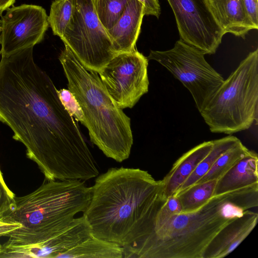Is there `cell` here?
Listing matches in <instances>:
<instances>
[{"instance_id": "cell-22", "label": "cell", "mask_w": 258, "mask_h": 258, "mask_svg": "<svg viewBox=\"0 0 258 258\" xmlns=\"http://www.w3.org/2000/svg\"><path fill=\"white\" fill-rule=\"evenodd\" d=\"M74 0H54L50 6L48 22L53 34L61 38L72 17Z\"/></svg>"}, {"instance_id": "cell-19", "label": "cell", "mask_w": 258, "mask_h": 258, "mask_svg": "<svg viewBox=\"0 0 258 258\" xmlns=\"http://www.w3.org/2000/svg\"><path fill=\"white\" fill-rule=\"evenodd\" d=\"M240 142L239 139L233 136H228L220 139L213 140V146L211 151L200 162L194 171L177 189L173 196L178 195L195 184L206 174L221 154Z\"/></svg>"}, {"instance_id": "cell-18", "label": "cell", "mask_w": 258, "mask_h": 258, "mask_svg": "<svg viewBox=\"0 0 258 258\" xmlns=\"http://www.w3.org/2000/svg\"><path fill=\"white\" fill-rule=\"evenodd\" d=\"M59 257L122 258L123 248L114 243L92 235L88 239L63 253Z\"/></svg>"}, {"instance_id": "cell-2", "label": "cell", "mask_w": 258, "mask_h": 258, "mask_svg": "<svg viewBox=\"0 0 258 258\" xmlns=\"http://www.w3.org/2000/svg\"><path fill=\"white\" fill-rule=\"evenodd\" d=\"M91 187V199L83 216L92 235L122 247L134 246L151 233L167 198L161 180L138 168H110Z\"/></svg>"}, {"instance_id": "cell-16", "label": "cell", "mask_w": 258, "mask_h": 258, "mask_svg": "<svg viewBox=\"0 0 258 258\" xmlns=\"http://www.w3.org/2000/svg\"><path fill=\"white\" fill-rule=\"evenodd\" d=\"M213 146V141L204 142L185 153L175 161L169 172L161 180L163 192L167 197L174 195L211 151Z\"/></svg>"}, {"instance_id": "cell-11", "label": "cell", "mask_w": 258, "mask_h": 258, "mask_svg": "<svg viewBox=\"0 0 258 258\" xmlns=\"http://www.w3.org/2000/svg\"><path fill=\"white\" fill-rule=\"evenodd\" d=\"M49 26L44 8L34 5L12 6L1 16L0 44L6 56L40 43Z\"/></svg>"}, {"instance_id": "cell-4", "label": "cell", "mask_w": 258, "mask_h": 258, "mask_svg": "<svg viewBox=\"0 0 258 258\" xmlns=\"http://www.w3.org/2000/svg\"><path fill=\"white\" fill-rule=\"evenodd\" d=\"M91 196V187L79 180H67L49 181L29 195L15 197L13 207L4 216L22 227L8 235L3 251L47 240L86 210Z\"/></svg>"}, {"instance_id": "cell-5", "label": "cell", "mask_w": 258, "mask_h": 258, "mask_svg": "<svg viewBox=\"0 0 258 258\" xmlns=\"http://www.w3.org/2000/svg\"><path fill=\"white\" fill-rule=\"evenodd\" d=\"M58 58L91 142L107 157L118 162L127 159L133 144L131 118L112 100L98 73L87 70L66 45Z\"/></svg>"}, {"instance_id": "cell-10", "label": "cell", "mask_w": 258, "mask_h": 258, "mask_svg": "<svg viewBox=\"0 0 258 258\" xmlns=\"http://www.w3.org/2000/svg\"><path fill=\"white\" fill-rule=\"evenodd\" d=\"M176 19L180 39L203 51L214 54L224 35L207 0H167Z\"/></svg>"}, {"instance_id": "cell-25", "label": "cell", "mask_w": 258, "mask_h": 258, "mask_svg": "<svg viewBox=\"0 0 258 258\" xmlns=\"http://www.w3.org/2000/svg\"><path fill=\"white\" fill-rule=\"evenodd\" d=\"M15 199V195L5 183L0 170V218L12 210Z\"/></svg>"}, {"instance_id": "cell-9", "label": "cell", "mask_w": 258, "mask_h": 258, "mask_svg": "<svg viewBox=\"0 0 258 258\" xmlns=\"http://www.w3.org/2000/svg\"><path fill=\"white\" fill-rule=\"evenodd\" d=\"M147 57L137 49L116 54L98 73L108 94L120 108H131L148 92Z\"/></svg>"}, {"instance_id": "cell-13", "label": "cell", "mask_w": 258, "mask_h": 258, "mask_svg": "<svg viewBox=\"0 0 258 258\" xmlns=\"http://www.w3.org/2000/svg\"><path fill=\"white\" fill-rule=\"evenodd\" d=\"M258 214L249 210L223 228L207 248L204 258H222L233 251L256 226Z\"/></svg>"}, {"instance_id": "cell-17", "label": "cell", "mask_w": 258, "mask_h": 258, "mask_svg": "<svg viewBox=\"0 0 258 258\" xmlns=\"http://www.w3.org/2000/svg\"><path fill=\"white\" fill-rule=\"evenodd\" d=\"M258 156L253 151L217 180L214 196L258 184Z\"/></svg>"}, {"instance_id": "cell-3", "label": "cell", "mask_w": 258, "mask_h": 258, "mask_svg": "<svg viewBox=\"0 0 258 258\" xmlns=\"http://www.w3.org/2000/svg\"><path fill=\"white\" fill-rule=\"evenodd\" d=\"M257 206V184L213 196L194 212L155 218L151 233L126 247L124 256L204 258L208 245L223 228Z\"/></svg>"}, {"instance_id": "cell-15", "label": "cell", "mask_w": 258, "mask_h": 258, "mask_svg": "<svg viewBox=\"0 0 258 258\" xmlns=\"http://www.w3.org/2000/svg\"><path fill=\"white\" fill-rule=\"evenodd\" d=\"M210 10L224 34L231 33L244 38L256 29L245 9L243 0H207Z\"/></svg>"}, {"instance_id": "cell-8", "label": "cell", "mask_w": 258, "mask_h": 258, "mask_svg": "<svg viewBox=\"0 0 258 258\" xmlns=\"http://www.w3.org/2000/svg\"><path fill=\"white\" fill-rule=\"evenodd\" d=\"M205 54L182 40L168 50H151L147 58L166 68L190 93L200 112L224 79L206 61Z\"/></svg>"}, {"instance_id": "cell-1", "label": "cell", "mask_w": 258, "mask_h": 258, "mask_svg": "<svg viewBox=\"0 0 258 258\" xmlns=\"http://www.w3.org/2000/svg\"><path fill=\"white\" fill-rule=\"evenodd\" d=\"M0 121L26 147L49 181L88 180L99 171L53 82L34 61L33 47L2 56Z\"/></svg>"}, {"instance_id": "cell-14", "label": "cell", "mask_w": 258, "mask_h": 258, "mask_svg": "<svg viewBox=\"0 0 258 258\" xmlns=\"http://www.w3.org/2000/svg\"><path fill=\"white\" fill-rule=\"evenodd\" d=\"M144 16L143 4L137 0H129L117 21L107 31L116 54L136 49Z\"/></svg>"}, {"instance_id": "cell-27", "label": "cell", "mask_w": 258, "mask_h": 258, "mask_svg": "<svg viewBox=\"0 0 258 258\" xmlns=\"http://www.w3.org/2000/svg\"><path fill=\"white\" fill-rule=\"evenodd\" d=\"M21 227V224L13 221L4 216L0 218V237L8 236L12 231Z\"/></svg>"}, {"instance_id": "cell-29", "label": "cell", "mask_w": 258, "mask_h": 258, "mask_svg": "<svg viewBox=\"0 0 258 258\" xmlns=\"http://www.w3.org/2000/svg\"><path fill=\"white\" fill-rule=\"evenodd\" d=\"M16 0H0V16L8 8L13 6Z\"/></svg>"}, {"instance_id": "cell-20", "label": "cell", "mask_w": 258, "mask_h": 258, "mask_svg": "<svg viewBox=\"0 0 258 258\" xmlns=\"http://www.w3.org/2000/svg\"><path fill=\"white\" fill-rule=\"evenodd\" d=\"M217 180L194 184L175 196L180 203L181 213L196 211L213 196Z\"/></svg>"}, {"instance_id": "cell-12", "label": "cell", "mask_w": 258, "mask_h": 258, "mask_svg": "<svg viewBox=\"0 0 258 258\" xmlns=\"http://www.w3.org/2000/svg\"><path fill=\"white\" fill-rule=\"evenodd\" d=\"M92 235L83 216L73 221L45 242L34 246L4 251L5 257H59L64 252Z\"/></svg>"}, {"instance_id": "cell-6", "label": "cell", "mask_w": 258, "mask_h": 258, "mask_svg": "<svg viewBox=\"0 0 258 258\" xmlns=\"http://www.w3.org/2000/svg\"><path fill=\"white\" fill-rule=\"evenodd\" d=\"M258 49L250 52L200 112L213 133L227 135L257 122Z\"/></svg>"}, {"instance_id": "cell-28", "label": "cell", "mask_w": 258, "mask_h": 258, "mask_svg": "<svg viewBox=\"0 0 258 258\" xmlns=\"http://www.w3.org/2000/svg\"><path fill=\"white\" fill-rule=\"evenodd\" d=\"M144 6L145 15H152L159 18L161 8L158 0H137Z\"/></svg>"}, {"instance_id": "cell-7", "label": "cell", "mask_w": 258, "mask_h": 258, "mask_svg": "<svg viewBox=\"0 0 258 258\" xmlns=\"http://www.w3.org/2000/svg\"><path fill=\"white\" fill-rule=\"evenodd\" d=\"M60 39L89 71L98 73L116 54L92 0H74L72 17Z\"/></svg>"}, {"instance_id": "cell-26", "label": "cell", "mask_w": 258, "mask_h": 258, "mask_svg": "<svg viewBox=\"0 0 258 258\" xmlns=\"http://www.w3.org/2000/svg\"><path fill=\"white\" fill-rule=\"evenodd\" d=\"M244 6L250 21L258 29V0H243Z\"/></svg>"}, {"instance_id": "cell-23", "label": "cell", "mask_w": 258, "mask_h": 258, "mask_svg": "<svg viewBox=\"0 0 258 258\" xmlns=\"http://www.w3.org/2000/svg\"><path fill=\"white\" fill-rule=\"evenodd\" d=\"M97 16L107 31L123 13L129 0H92Z\"/></svg>"}, {"instance_id": "cell-21", "label": "cell", "mask_w": 258, "mask_h": 258, "mask_svg": "<svg viewBox=\"0 0 258 258\" xmlns=\"http://www.w3.org/2000/svg\"><path fill=\"white\" fill-rule=\"evenodd\" d=\"M251 152L240 142L221 154L206 174L195 184L219 179L238 161L249 154Z\"/></svg>"}, {"instance_id": "cell-30", "label": "cell", "mask_w": 258, "mask_h": 258, "mask_svg": "<svg viewBox=\"0 0 258 258\" xmlns=\"http://www.w3.org/2000/svg\"><path fill=\"white\" fill-rule=\"evenodd\" d=\"M2 253V246L0 244V255Z\"/></svg>"}, {"instance_id": "cell-24", "label": "cell", "mask_w": 258, "mask_h": 258, "mask_svg": "<svg viewBox=\"0 0 258 258\" xmlns=\"http://www.w3.org/2000/svg\"><path fill=\"white\" fill-rule=\"evenodd\" d=\"M59 98L70 114L76 121H80L84 125L85 119L82 109L73 93L69 90L61 89L57 90Z\"/></svg>"}]
</instances>
